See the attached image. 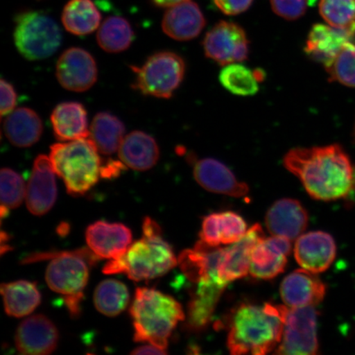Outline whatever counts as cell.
Returning a JSON list of instances; mask_svg holds the SVG:
<instances>
[{
    "instance_id": "3957f363",
    "label": "cell",
    "mask_w": 355,
    "mask_h": 355,
    "mask_svg": "<svg viewBox=\"0 0 355 355\" xmlns=\"http://www.w3.org/2000/svg\"><path fill=\"white\" fill-rule=\"evenodd\" d=\"M174 250L162 238V229L153 219L146 217L143 238L131 244L122 257L109 260L102 272L106 275L125 273L135 282L161 277L175 268Z\"/></svg>"
},
{
    "instance_id": "2e32d148",
    "label": "cell",
    "mask_w": 355,
    "mask_h": 355,
    "mask_svg": "<svg viewBox=\"0 0 355 355\" xmlns=\"http://www.w3.org/2000/svg\"><path fill=\"white\" fill-rule=\"evenodd\" d=\"M132 239L126 225L103 220L89 225L86 232L88 247L100 259H116L125 254Z\"/></svg>"
},
{
    "instance_id": "8992f818",
    "label": "cell",
    "mask_w": 355,
    "mask_h": 355,
    "mask_svg": "<svg viewBox=\"0 0 355 355\" xmlns=\"http://www.w3.org/2000/svg\"><path fill=\"white\" fill-rule=\"evenodd\" d=\"M98 153L90 137L51 146L52 166L69 194H85L98 182L102 168Z\"/></svg>"
},
{
    "instance_id": "f546056e",
    "label": "cell",
    "mask_w": 355,
    "mask_h": 355,
    "mask_svg": "<svg viewBox=\"0 0 355 355\" xmlns=\"http://www.w3.org/2000/svg\"><path fill=\"white\" fill-rule=\"evenodd\" d=\"M101 15L92 0H69L62 12V24L69 33L86 35L101 26Z\"/></svg>"
},
{
    "instance_id": "ab89813d",
    "label": "cell",
    "mask_w": 355,
    "mask_h": 355,
    "mask_svg": "<svg viewBox=\"0 0 355 355\" xmlns=\"http://www.w3.org/2000/svg\"><path fill=\"white\" fill-rule=\"evenodd\" d=\"M216 6L226 15H238L250 8L254 0H214Z\"/></svg>"
},
{
    "instance_id": "6da1fadb",
    "label": "cell",
    "mask_w": 355,
    "mask_h": 355,
    "mask_svg": "<svg viewBox=\"0 0 355 355\" xmlns=\"http://www.w3.org/2000/svg\"><path fill=\"white\" fill-rule=\"evenodd\" d=\"M283 164L314 199L335 201L355 189V167L339 145L291 149Z\"/></svg>"
},
{
    "instance_id": "9a60e30c",
    "label": "cell",
    "mask_w": 355,
    "mask_h": 355,
    "mask_svg": "<svg viewBox=\"0 0 355 355\" xmlns=\"http://www.w3.org/2000/svg\"><path fill=\"white\" fill-rule=\"evenodd\" d=\"M355 37V24L337 28L329 24H318L311 28L304 51L311 59L324 66L330 64L337 55Z\"/></svg>"
},
{
    "instance_id": "e0dca14e",
    "label": "cell",
    "mask_w": 355,
    "mask_h": 355,
    "mask_svg": "<svg viewBox=\"0 0 355 355\" xmlns=\"http://www.w3.org/2000/svg\"><path fill=\"white\" fill-rule=\"evenodd\" d=\"M336 245L331 234L313 232L297 239L295 257L302 268L322 273L330 268L336 259Z\"/></svg>"
},
{
    "instance_id": "d590c367",
    "label": "cell",
    "mask_w": 355,
    "mask_h": 355,
    "mask_svg": "<svg viewBox=\"0 0 355 355\" xmlns=\"http://www.w3.org/2000/svg\"><path fill=\"white\" fill-rule=\"evenodd\" d=\"M319 12L331 26L346 28L355 24V0H320Z\"/></svg>"
},
{
    "instance_id": "b9f144b4",
    "label": "cell",
    "mask_w": 355,
    "mask_h": 355,
    "mask_svg": "<svg viewBox=\"0 0 355 355\" xmlns=\"http://www.w3.org/2000/svg\"><path fill=\"white\" fill-rule=\"evenodd\" d=\"M166 350L157 347L152 344L148 345L140 346L132 350L131 354H166Z\"/></svg>"
},
{
    "instance_id": "d6a6232c",
    "label": "cell",
    "mask_w": 355,
    "mask_h": 355,
    "mask_svg": "<svg viewBox=\"0 0 355 355\" xmlns=\"http://www.w3.org/2000/svg\"><path fill=\"white\" fill-rule=\"evenodd\" d=\"M220 82L226 90L234 95L250 96L259 91L263 73L252 71L239 63L225 65L220 71Z\"/></svg>"
},
{
    "instance_id": "7a4b0ae2",
    "label": "cell",
    "mask_w": 355,
    "mask_h": 355,
    "mask_svg": "<svg viewBox=\"0 0 355 355\" xmlns=\"http://www.w3.org/2000/svg\"><path fill=\"white\" fill-rule=\"evenodd\" d=\"M286 307L243 304L234 311L230 323L227 346L230 354H269L282 338Z\"/></svg>"
},
{
    "instance_id": "4dcf8cb0",
    "label": "cell",
    "mask_w": 355,
    "mask_h": 355,
    "mask_svg": "<svg viewBox=\"0 0 355 355\" xmlns=\"http://www.w3.org/2000/svg\"><path fill=\"white\" fill-rule=\"evenodd\" d=\"M125 135L124 124L114 115L101 112L96 115L90 127V139L99 153L112 155L121 146Z\"/></svg>"
},
{
    "instance_id": "4316f807",
    "label": "cell",
    "mask_w": 355,
    "mask_h": 355,
    "mask_svg": "<svg viewBox=\"0 0 355 355\" xmlns=\"http://www.w3.org/2000/svg\"><path fill=\"white\" fill-rule=\"evenodd\" d=\"M53 131L60 141L87 139L88 130L87 112L78 102H64L58 105L51 116Z\"/></svg>"
},
{
    "instance_id": "603a6c76",
    "label": "cell",
    "mask_w": 355,
    "mask_h": 355,
    "mask_svg": "<svg viewBox=\"0 0 355 355\" xmlns=\"http://www.w3.org/2000/svg\"><path fill=\"white\" fill-rule=\"evenodd\" d=\"M189 303L187 327L191 331L203 329L211 322L225 285L219 279L211 278L198 282Z\"/></svg>"
},
{
    "instance_id": "ffe728a7",
    "label": "cell",
    "mask_w": 355,
    "mask_h": 355,
    "mask_svg": "<svg viewBox=\"0 0 355 355\" xmlns=\"http://www.w3.org/2000/svg\"><path fill=\"white\" fill-rule=\"evenodd\" d=\"M326 286L316 273L300 269L283 279L281 296L288 308H304L318 305L326 295Z\"/></svg>"
},
{
    "instance_id": "f35d334b",
    "label": "cell",
    "mask_w": 355,
    "mask_h": 355,
    "mask_svg": "<svg viewBox=\"0 0 355 355\" xmlns=\"http://www.w3.org/2000/svg\"><path fill=\"white\" fill-rule=\"evenodd\" d=\"M0 89H1V112L2 116L10 114L15 108L17 103V93L15 87L12 84L1 79L0 83Z\"/></svg>"
},
{
    "instance_id": "e575fe53",
    "label": "cell",
    "mask_w": 355,
    "mask_h": 355,
    "mask_svg": "<svg viewBox=\"0 0 355 355\" xmlns=\"http://www.w3.org/2000/svg\"><path fill=\"white\" fill-rule=\"evenodd\" d=\"M325 69L331 81L355 87V44H347Z\"/></svg>"
},
{
    "instance_id": "8fae6325",
    "label": "cell",
    "mask_w": 355,
    "mask_h": 355,
    "mask_svg": "<svg viewBox=\"0 0 355 355\" xmlns=\"http://www.w3.org/2000/svg\"><path fill=\"white\" fill-rule=\"evenodd\" d=\"M97 65L94 58L82 48L66 50L57 61L56 78L66 90L83 92L97 81Z\"/></svg>"
},
{
    "instance_id": "83f0119b",
    "label": "cell",
    "mask_w": 355,
    "mask_h": 355,
    "mask_svg": "<svg viewBox=\"0 0 355 355\" xmlns=\"http://www.w3.org/2000/svg\"><path fill=\"white\" fill-rule=\"evenodd\" d=\"M3 131L13 146L28 148L41 139L43 124L34 110L21 107L7 115L3 122Z\"/></svg>"
},
{
    "instance_id": "277c9868",
    "label": "cell",
    "mask_w": 355,
    "mask_h": 355,
    "mask_svg": "<svg viewBox=\"0 0 355 355\" xmlns=\"http://www.w3.org/2000/svg\"><path fill=\"white\" fill-rule=\"evenodd\" d=\"M137 343H148L166 350L168 339L185 315L173 297L146 287L137 288L130 309Z\"/></svg>"
},
{
    "instance_id": "ac0fdd59",
    "label": "cell",
    "mask_w": 355,
    "mask_h": 355,
    "mask_svg": "<svg viewBox=\"0 0 355 355\" xmlns=\"http://www.w3.org/2000/svg\"><path fill=\"white\" fill-rule=\"evenodd\" d=\"M193 176L199 185L211 193L243 198L250 192L245 183L239 181L227 166L215 159L204 158L195 161Z\"/></svg>"
},
{
    "instance_id": "60d3db41",
    "label": "cell",
    "mask_w": 355,
    "mask_h": 355,
    "mask_svg": "<svg viewBox=\"0 0 355 355\" xmlns=\"http://www.w3.org/2000/svg\"><path fill=\"white\" fill-rule=\"evenodd\" d=\"M123 168L124 167H123L121 163L114 162H110L107 164L106 167L101 168V176L102 178H106V179H107V178L117 177Z\"/></svg>"
},
{
    "instance_id": "836d02e7",
    "label": "cell",
    "mask_w": 355,
    "mask_h": 355,
    "mask_svg": "<svg viewBox=\"0 0 355 355\" xmlns=\"http://www.w3.org/2000/svg\"><path fill=\"white\" fill-rule=\"evenodd\" d=\"M130 300V292L127 286L117 279H105L96 288V308L105 316H118L127 308Z\"/></svg>"
},
{
    "instance_id": "5b68a950",
    "label": "cell",
    "mask_w": 355,
    "mask_h": 355,
    "mask_svg": "<svg viewBox=\"0 0 355 355\" xmlns=\"http://www.w3.org/2000/svg\"><path fill=\"white\" fill-rule=\"evenodd\" d=\"M90 250L39 254L26 257L24 261V263H28L52 259L46 269V282L51 291L64 297L65 304L73 318H78L81 313L83 291L89 277V266L96 264L100 259Z\"/></svg>"
},
{
    "instance_id": "d4e9b609",
    "label": "cell",
    "mask_w": 355,
    "mask_h": 355,
    "mask_svg": "<svg viewBox=\"0 0 355 355\" xmlns=\"http://www.w3.org/2000/svg\"><path fill=\"white\" fill-rule=\"evenodd\" d=\"M223 250L224 248L211 247L200 241L193 250L182 252L178 264L185 276L194 283L211 278L220 279L218 266Z\"/></svg>"
},
{
    "instance_id": "ba28073f",
    "label": "cell",
    "mask_w": 355,
    "mask_h": 355,
    "mask_svg": "<svg viewBox=\"0 0 355 355\" xmlns=\"http://www.w3.org/2000/svg\"><path fill=\"white\" fill-rule=\"evenodd\" d=\"M131 69L136 74L132 88L145 96L168 99L183 82L186 65L175 53L162 51L150 55L140 68Z\"/></svg>"
},
{
    "instance_id": "f1b7e54d",
    "label": "cell",
    "mask_w": 355,
    "mask_h": 355,
    "mask_svg": "<svg viewBox=\"0 0 355 355\" xmlns=\"http://www.w3.org/2000/svg\"><path fill=\"white\" fill-rule=\"evenodd\" d=\"M4 310L8 316H28L41 304L42 296L37 284L28 281H17L2 284Z\"/></svg>"
},
{
    "instance_id": "74e56055",
    "label": "cell",
    "mask_w": 355,
    "mask_h": 355,
    "mask_svg": "<svg viewBox=\"0 0 355 355\" xmlns=\"http://www.w3.org/2000/svg\"><path fill=\"white\" fill-rule=\"evenodd\" d=\"M270 2L277 15L288 21H294L305 15L311 0H270Z\"/></svg>"
},
{
    "instance_id": "52a82bcc",
    "label": "cell",
    "mask_w": 355,
    "mask_h": 355,
    "mask_svg": "<svg viewBox=\"0 0 355 355\" xmlns=\"http://www.w3.org/2000/svg\"><path fill=\"white\" fill-rule=\"evenodd\" d=\"M13 33L20 54L28 60H42L54 55L62 43V32L54 19L41 11L17 15Z\"/></svg>"
},
{
    "instance_id": "4fadbf2b",
    "label": "cell",
    "mask_w": 355,
    "mask_h": 355,
    "mask_svg": "<svg viewBox=\"0 0 355 355\" xmlns=\"http://www.w3.org/2000/svg\"><path fill=\"white\" fill-rule=\"evenodd\" d=\"M59 337L54 322L42 314L33 315L17 327L16 348L22 354H50L57 348Z\"/></svg>"
},
{
    "instance_id": "8d00e7d4",
    "label": "cell",
    "mask_w": 355,
    "mask_h": 355,
    "mask_svg": "<svg viewBox=\"0 0 355 355\" xmlns=\"http://www.w3.org/2000/svg\"><path fill=\"white\" fill-rule=\"evenodd\" d=\"M1 181V206L12 209L19 207L26 198V187L21 176L10 168H3Z\"/></svg>"
},
{
    "instance_id": "484cf974",
    "label": "cell",
    "mask_w": 355,
    "mask_h": 355,
    "mask_svg": "<svg viewBox=\"0 0 355 355\" xmlns=\"http://www.w3.org/2000/svg\"><path fill=\"white\" fill-rule=\"evenodd\" d=\"M123 165L137 171L153 168L159 157V146L153 137L141 131H135L124 137L119 149Z\"/></svg>"
},
{
    "instance_id": "7402d4cb",
    "label": "cell",
    "mask_w": 355,
    "mask_h": 355,
    "mask_svg": "<svg viewBox=\"0 0 355 355\" xmlns=\"http://www.w3.org/2000/svg\"><path fill=\"white\" fill-rule=\"evenodd\" d=\"M205 26V17L193 0H184L168 8L162 20L163 32L180 42L196 38Z\"/></svg>"
},
{
    "instance_id": "7c38bea8",
    "label": "cell",
    "mask_w": 355,
    "mask_h": 355,
    "mask_svg": "<svg viewBox=\"0 0 355 355\" xmlns=\"http://www.w3.org/2000/svg\"><path fill=\"white\" fill-rule=\"evenodd\" d=\"M56 173L50 157L40 155L35 158L28 185L26 207L35 216H43L51 210L57 198Z\"/></svg>"
},
{
    "instance_id": "d6986e66",
    "label": "cell",
    "mask_w": 355,
    "mask_h": 355,
    "mask_svg": "<svg viewBox=\"0 0 355 355\" xmlns=\"http://www.w3.org/2000/svg\"><path fill=\"white\" fill-rule=\"evenodd\" d=\"M309 225V214L298 200L282 198L270 207L266 215V226L273 236L295 241Z\"/></svg>"
},
{
    "instance_id": "5bb4252c",
    "label": "cell",
    "mask_w": 355,
    "mask_h": 355,
    "mask_svg": "<svg viewBox=\"0 0 355 355\" xmlns=\"http://www.w3.org/2000/svg\"><path fill=\"white\" fill-rule=\"evenodd\" d=\"M264 239L263 228L256 224L239 241L224 248L218 266L220 281L228 285L235 279L245 277L250 272L252 251Z\"/></svg>"
},
{
    "instance_id": "cb8c5ba5",
    "label": "cell",
    "mask_w": 355,
    "mask_h": 355,
    "mask_svg": "<svg viewBox=\"0 0 355 355\" xmlns=\"http://www.w3.org/2000/svg\"><path fill=\"white\" fill-rule=\"evenodd\" d=\"M247 223L234 211L212 213L203 219L200 241L211 247L232 244L247 233Z\"/></svg>"
},
{
    "instance_id": "7bdbcfd3",
    "label": "cell",
    "mask_w": 355,
    "mask_h": 355,
    "mask_svg": "<svg viewBox=\"0 0 355 355\" xmlns=\"http://www.w3.org/2000/svg\"><path fill=\"white\" fill-rule=\"evenodd\" d=\"M182 1H184V0H153V2L155 3V6L165 8H170L174 6H175V4L179 3Z\"/></svg>"
},
{
    "instance_id": "30bf717a",
    "label": "cell",
    "mask_w": 355,
    "mask_h": 355,
    "mask_svg": "<svg viewBox=\"0 0 355 355\" xmlns=\"http://www.w3.org/2000/svg\"><path fill=\"white\" fill-rule=\"evenodd\" d=\"M204 51L209 59L221 65L241 63L250 55V42L241 26L221 21L206 35Z\"/></svg>"
},
{
    "instance_id": "1f68e13d",
    "label": "cell",
    "mask_w": 355,
    "mask_h": 355,
    "mask_svg": "<svg viewBox=\"0 0 355 355\" xmlns=\"http://www.w3.org/2000/svg\"><path fill=\"white\" fill-rule=\"evenodd\" d=\"M135 38L132 26L125 19L111 16L102 22L97 33V42L102 50L108 53L126 51Z\"/></svg>"
},
{
    "instance_id": "44dd1931",
    "label": "cell",
    "mask_w": 355,
    "mask_h": 355,
    "mask_svg": "<svg viewBox=\"0 0 355 355\" xmlns=\"http://www.w3.org/2000/svg\"><path fill=\"white\" fill-rule=\"evenodd\" d=\"M291 250V239L282 236L264 239L252 251L251 276L263 279L277 277L285 270Z\"/></svg>"
},
{
    "instance_id": "9c48e42d",
    "label": "cell",
    "mask_w": 355,
    "mask_h": 355,
    "mask_svg": "<svg viewBox=\"0 0 355 355\" xmlns=\"http://www.w3.org/2000/svg\"><path fill=\"white\" fill-rule=\"evenodd\" d=\"M318 312L313 306L286 307L282 338L276 353L314 355L318 353Z\"/></svg>"
}]
</instances>
